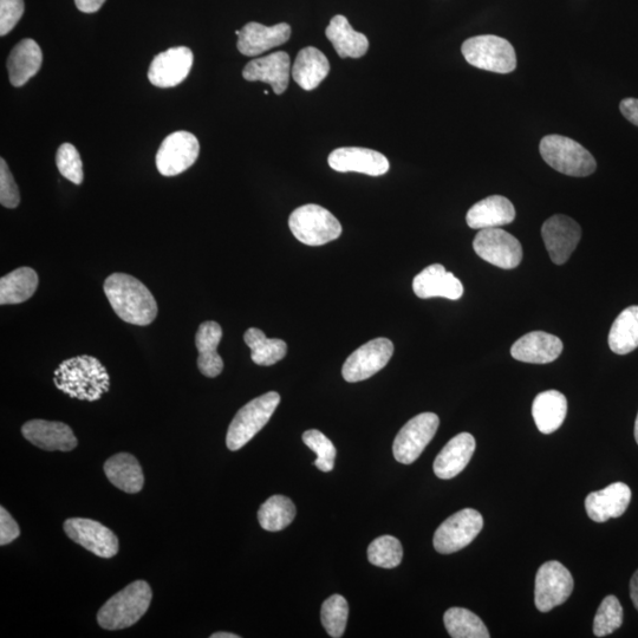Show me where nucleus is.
<instances>
[{
  "label": "nucleus",
  "instance_id": "18",
  "mask_svg": "<svg viewBox=\"0 0 638 638\" xmlns=\"http://www.w3.org/2000/svg\"><path fill=\"white\" fill-rule=\"evenodd\" d=\"M22 434L32 445L49 452H70L78 444L73 429L62 422L31 420L24 423Z\"/></svg>",
  "mask_w": 638,
  "mask_h": 638
},
{
  "label": "nucleus",
  "instance_id": "5",
  "mask_svg": "<svg viewBox=\"0 0 638 638\" xmlns=\"http://www.w3.org/2000/svg\"><path fill=\"white\" fill-rule=\"evenodd\" d=\"M279 403L281 395L270 392L257 397L240 409L227 431V448L236 452L247 445V442L255 438L270 421Z\"/></svg>",
  "mask_w": 638,
  "mask_h": 638
},
{
  "label": "nucleus",
  "instance_id": "7",
  "mask_svg": "<svg viewBox=\"0 0 638 638\" xmlns=\"http://www.w3.org/2000/svg\"><path fill=\"white\" fill-rule=\"evenodd\" d=\"M462 55L475 68L510 74L517 68L516 51L509 41L493 35L477 36L462 44Z\"/></svg>",
  "mask_w": 638,
  "mask_h": 638
},
{
  "label": "nucleus",
  "instance_id": "29",
  "mask_svg": "<svg viewBox=\"0 0 638 638\" xmlns=\"http://www.w3.org/2000/svg\"><path fill=\"white\" fill-rule=\"evenodd\" d=\"M104 473L110 483L129 494L141 492L145 485L140 462L132 454L119 453L108 459L104 464Z\"/></svg>",
  "mask_w": 638,
  "mask_h": 638
},
{
  "label": "nucleus",
  "instance_id": "13",
  "mask_svg": "<svg viewBox=\"0 0 638 638\" xmlns=\"http://www.w3.org/2000/svg\"><path fill=\"white\" fill-rule=\"evenodd\" d=\"M394 354V344L388 338H375L363 344L345 361L342 375L350 383L370 379L387 366Z\"/></svg>",
  "mask_w": 638,
  "mask_h": 638
},
{
  "label": "nucleus",
  "instance_id": "3",
  "mask_svg": "<svg viewBox=\"0 0 638 638\" xmlns=\"http://www.w3.org/2000/svg\"><path fill=\"white\" fill-rule=\"evenodd\" d=\"M152 597V589L147 582L129 584L103 605L97 614V622L106 630L132 627L147 613Z\"/></svg>",
  "mask_w": 638,
  "mask_h": 638
},
{
  "label": "nucleus",
  "instance_id": "24",
  "mask_svg": "<svg viewBox=\"0 0 638 638\" xmlns=\"http://www.w3.org/2000/svg\"><path fill=\"white\" fill-rule=\"evenodd\" d=\"M516 219V208L501 195H491L472 206L466 216L467 225L473 230L498 229Z\"/></svg>",
  "mask_w": 638,
  "mask_h": 638
},
{
  "label": "nucleus",
  "instance_id": "15",
  "mask_svg": "<svg viewBox=\"0 0 638 638\" xmlns=\"http://www.w3.org/2000/svg\"><path fill=\"white\" fill-rule=\"evenodd\" d=\"M542 236L552 262L563 265L576 250L582 238V229L574 219L557 214L545 221Z\"/></svg>",
  "mask_w": 638,
  "mask_h": 638
},
{
  "label": "nucleus",
  "instance_id": "41",
  "mask_svg": "<svg viewBox=\"0 0 638 638\" xmlns=\"http://www.w3.org/2000/svg\"><path fill=\"white\" fill-rule=\"evenodd\" d=\"M56 165L62 177L73 182L75 185L82 184L84 174L81 155L71 143H64V145L58 148Z\"/></svg>",
  "mask_w": 638,
  "mask_h": 638
},
{
  "label": "nucleus",
  "instance_id": "28",
  "mask_svg": "<svg viewBox=\"0 0 638 638\" xmlns=\"http://www.w3.org/2000/svg\"><path fill=\"white\" fill-rule=\"evenodd\" d=\"M568 414V400L557 390H548L537 395L532 405V416L540 433L558 431Z\"/></svg>",
  "mask_w": 638,
  "mask_h": 638
},
{
  "label": "nucleus",
  "instance_id": "49",
  "mask_svg": "<svg viewBox=\"0 0 638 638\" xmlns=\"http://www.w3.org/2000/svg\"><path fill=\"white\" fill-rule=\"evenodd\" d=\"M635 439L638 445V414H637V418H636V422H635Z\"/></svg>",
  "mask_w": 638,
  "mask_h": 638
},
{
  "label": "nucleus",
  "instance_id": "32",
  "mask_svg": "<svg viewBox=\"0 0 638 638\" xmlns=\"http://www.w3.org/2000/svg\"><path fill=\"white\" fill-rule=\"evenodd\" d=\"M38 275L34 269L19 268L0 279V304H21L35 295Z\"/></svg>",
  "mask_w": 638,
  "mask_h": 638
},
{
  "label": "nucleus",
  "instance_id": "23",
  "mask_svg": "<svg viewBox=\"0 0 638 638\" xmlns=\"http://www.w3.org/2000/svg\"><path fill=\"white\" fill-rule=\"evenodd\" d=\"M631 501L630 487L623 483L611 484L604 490L592 492L585 499L588 516L596 523L620 518L626 513Z\"/></svg>",
  "mask_w": 638,
  "mask_h": 638
},
{
  "label": "nucleus",
  "instance_id": "11",
  "mask_svg": "<svg viewBox=\"0 0 638 638\" xmlns=\"http://www.w3.org/2000/svg\"><path fill=\"white\" fill-rule=\"evenodd\" d=\"M574 578L562 563L551 561L540 566L536 576L535 602L540 613H549L574 591Z\"/></svg>",
  "mask_w": 638,
  "mask_h": 638
},
{
  "label": "nucleus",
  "instance_id": "19",
  "mask_svg": "<svg viewBox=\"0 0 638 638\" xmlns=\"http://www.w3.org/2000/svg\"><path fill=\"white\" fill-rule=\"evenodd\" d=\"M237 36L238 50L245 56L256 57L288 42L291 28L286 23L265 26L251 22L247 23Z\"/></svg>",
  "mask_w": 638,
  "mask_h": 638
},
{
  "label": "nucleus",
  "instance_id": "16",
  "mask_svg": "<svg viewBox=\"0 0 638 638\" xmlns=\"http://www.w3.org/2000/svg\"><path fill=\"white\" fill-rule=\"evenodd\" d=\"M193 62V52L187 47H177L161 52L155 56L149 67V82L158 88L177 87L190 74Z\"/></svg>",
  "mask_w": 638,
  "mask_h": 638
},
{
  "label": "nucleus",
  "instance_id": "8",
  "mask_svg": "<svg viewBox=\"0 0 638 638\" xmlns=\"http://www.w3.org/2000/svg\"><path fill=\"white\" fill-rule=\"evenodd\" d=\"M484 527L483 516L473 509L454 513L436 530L433 544L442 555H451L470 545Z\"/></svg>",
  "mask_w": 638,
  "mask_h": 638
},
{
  "label": "nucleus",
  "instance_id": "48",
  "mask_svg": "<svg viewBox=\"0 0 638 638\" xmlns=\"http://www.w3.org/2000/svg\"><path fill=\"white\" fill-rule=\"evenodd\" d=\"M240 636L232 633H216L212 634L211 638H239Z\"/></svg>",
  "mask_w": 638,
  "mask_h": 638
},
{
  "label": "nucleus",
  "instance_id": "26",
  "mask_svg": "<svg viewBox=\"0 0 638 638\" xmlns=\"http://www.w3.org/2000/svg\"><path fill=\"white\" fill-rule=\"evenodd\" d=\"M221 338L223 329L213 321L201 324L195 336V345L199 351L198 368L201 374L210 379L219 376L224 370L223 358L217 351Z\"/></svg>",
  "mask_w": 638,
  "mask_h": 638
},
{
  "label": "nucleus",
  "instance_id": "4",
  "mask_svg": "<svg viewBox=\"0 0 638 638\" xmlns=\"http://www.w3.org/2000/svg\"><path fill=\"white\" fill-rule=\"evenodd\" d=\"M539 151L546 164L569 177H589L597 168L596 160L588 149L566 136H545L540 141Z\"/></svg>",
  "mask_w": 638,
  "mask_h": 638
},
{
  "label": "nucleus",
  "instance_id": "30",
  "mask_svg": "<svg viewBox=\"0 0 638 638\" xmlns=\"http://www.w3.org/2000/svg\"><path fill=\"white\" fill-rule=\"evenodd\" d=\"M325 36L334 45L341 58H360L367 54L369 41L366 35L355 31L347 18L337 15L325 30Z\"/></svg>",
  "mask_w": 638,
  "mask_h": 638
},
{
  "label": "nucleus",
  "instance_id": "37",
  "mask_svg": "<svg viewBox=\"0 0 638 638\" xmlns=\"http://www.w3.org/2000/svg\"><path fill=\"white\" fill-rule=\"evenodd\" d=\"M403 558V548L399 539L393 536L376 538L368 548L369 562L379 568L394 569Z\"/></svg>",
  "mask_w": 638,
  "mask_h": 638
},
{
  "label": "nucleus",
  "instance_id": "43",
  "mask_svg": "<svg viewBox=\"0 0 638 638\" xmlns=\"http://www.w3.org/2000/svg\"><path fill=\"white\" fill-rule=\"evenodd\" d=\"M24 0H0V36H6L21 21Z\"/></svg>",
  "mask_w": 638,
  "mask_h": 638
},
{
  "label": "nucleus",
  "instance_id": "2",
  "mask_svg": "<svg viewBox=\"0 0 638 638\" xmlns=\"http://www.w3.org/2000/svg\"><path fill=\"white\" fill-rule=\"evenodd\" d=\"M54 383L71 399L95 402L109 392L110 377L96 357L82 355L63 361L55 370Z\"/></svg>",
  "mask_w": 638,
  "mask_h": 638
},
{
  "label": "nucleus",
  "instance_id": "34",
  "mask_svg": "<svg viewBox=\"0 0 638 638\" xmlns=\"http://www.w3.org/2000/svg\"><path fill=\"white\" fill-rule=\"evenodd\" d=\"M244 341L251 349L252 361L258 366L270 367L288 353V344L278 338H268L257 328H250L245 332Z\"/></svg>",
  "mask_w": 638,
  "mask_h": 638
},
{
  "label": "nucleus",
  "instance_id": "12",
  "mask_svg": "<svg viewBox=\"0 0 638 638\" xmlns=\"http://www.w3.org/2000/svg\"><path fill=\"white\" fill-rule=\"evenodd\" d=\"M200 145L192 133L180 130L168 135L156 153V167L164 177H175L191 168L198 160Z\"/></svg>",
  "mask_w": 638,
  "mask_h": 638
},
{
  "label": "nucleus",
  "instance_id": "22",
  "mask_svg": "<svg viewBox=\"0 0 638 638\" xmlns=\"http://www.w3.org/2000/svg\"><path fill=\"white\" fill-rule=\"evenodd\" d=\"M563 348V342L557 336L544 331H533L520 337L512 345L511 355L520 362L548 364L561 356Z\"/></svg>",
  "mask_w": 638,
  "mask_h": 638
},
{
  "label": "nucleus",
  "instance_id": "9",
  "mask_svg": "<svg viewBox=\"0 0 638 638\" xmlns=\"http://www.w3.org/2000/svg\"><path fill=\"white\" fill-rule=\"evenodd\" d=\"M439 425V416L434 413H422L409 420L394 440L395 459L403 465L413 464L433 440Z\"/></svg>",
  "mask_w": 638,
  "mask_h": 638
},
{
  "label": "nucleus",
  "instance_id": "6",
  "mask_svg": "<svg viewBox=\"0 0 638 638\" xmlns=\"http://www.w3.org/2000/svg\"><path fill=\"white\" fill-rule=\"evenodd\" d=\"M289 227L302 244L322 246L341 237L342 225L324 207L309 204L291 213Z\"/></svg>",
  "mask_w": 638,
  "mask_h": 638
},
{
  "label": "nucleus",
  "instance_id": "42",
  "mask_svg": "<svg viewBox=\"0 0 638 638\" xmlns=\"http://www.w3.org/2000/svg\"><path fill=\"white\" fill-rule=\"evenodd\" d=\"M19 203H21V193L15 178L6 161L0 159V204L6 208H16Z\"/></svg>",
  "mask_w": 638,
  "mask_h": 638
},
{
  "label": "nucleus",
  "instance_id": "1",
  "mask_svg": "<svg viewBox=\"0 0 638 638\" xmlns=\"http://www.w3.org/2000/svg\"><path fill=\"white\" fill-rule=\"evenodd\" d=\"M106 294L115 314L129 324L147 327L158 316V304L147 286L126 273H113L104 282Z\"/></svg>",
  "mask_w": 638,
  "mask_h": 638
},
{
  "label": "nucleus",
  "instance_id": "35",
  "mask_svg": "<svg viewBox=\"0 0 638 638\" xmlns=\"http://www.w3.org/2000/svg\"><path fill=\"white\" fill-rule=\"evenodd\" d=\"M296 513V506L291 499L273 496L260 506L258 520L265 531L278 532L294 522Z\"/></svg>",
  "mask_w": 638,
  "mask_h": 638
},
{
  "label": "nucleus",
  "instance_id": "31",
  "mask_svg": "<svg viewBox=\"0 0 638 638\" xmlns=\"http://www.w3.org/2000/svg\"><path fill=\"white\" fill-rule=\"evenodd\" d=\"M330 73V63L322 51L316 48H304L299 51L294 67H292V77L295 82L304 90H314L324 81Z\"/></svg>",
  "mask_w": 638,
  "mask_h": 638
},
{
  "label": "nucleus",
  "instance_id": "47",
  "mask_svg": "<svg viewBox=\"0 0 638 638\" xmlns=\"http://www.w3.org/2000/svg\"><path fill=\"white\" fill-rule=\"evenodd\" d=\"M630 597L638 611V570L630 581Z\"/></svg>",
  "mask_w": 638,
  "mask_h": 638
},
{
  "label": "nucleus",
  "instance_id": "20",
  "mask_svg": "<svg viewBox=\"0 0 638 638\" xmlns=\"http://www.w3.org/2000/svg\"><path fill=\"white\" fill-rule=\"evenodd\" d=\"M291 62L285 51L257 58L246 65L243 77L249 82L270 84L276 95H282L290 82Z\"/></svg>",
  "mask_w": 638,
  "mask_h": 638
},
{
  "label": "nucleus",
  "instance_id": "33",
  "mask_svg": "<svg viewBox=\"0 0 638 638\" xmlns=\"http://www.w3.org/2000/svg\"><path fill=\"white\" fill-rule=\"evenodd\" d=\"M608 341L617 355H627L638 348V305L623 310L615 319Z\"/></svg>",
  "mask_w": 638,
  "mask_h": 638
},
{
  "label": "nucleus",
  "instance_id": "39",
  "mask_svg": "<svg viewBox=\"0 0 638 638\" xmlns=\"http://www.w3.org/2000/svg\"><path fill=\"white\" fill-rule=\"evenodd\" d=\"M623 624V608L615 596L605 597L594 621V634L604 637L614 634Z\"/></svg>",
  "mask_w": 638,
  "mask_h": 638
},
{
  "label": "nucleus",
  "instance_id": "46",
  "mask_svg": "<svg viewBox=\"0 0 638 638\" xmlns=\"http://www.w3.org/2000/svg\"><path fill=\"white\" fill-rule=\"evenodd\" d=\"M106 0H75L77 9L84 13H94L102 8Z\"/></svg>",
  "mask_w": 638,
  "mask_h": 638
},
{
  "label": "nucleus",
  "instance_id": "36",
  "mask_svg": "<svg viewBox=\"0 0 638 638\" xmlns=\"http://www.w3.org/2000/svg\"><path fill=\"white\" fill-rule=\"evenodd\" d=\"M445 627L453 638H488L490 631L483 621L465 608H451L444 616Z\"/></svg>",
  "mask_w": 638,
  "mask_h": 638
},
{
  "label": "nucleus",
  "instance_id": "44",
  "mask_svg": "<svg viewBox=\"0 0 638 638\" xmlns=\"http://www.w3.org/2000/svg\"><path fill=\"white\" fill-rule=\"evenodd\" d=\"M19 535H21V529L16 520L3 506L0 507V545L5 546L15 542Z\"/></svg>",
  "mask_w": 638,
  "mask_h": 638
},
{
  "label": "nucleus",
  "instance_id": "40",
  "mask_svg": "<svg viewBox=\"0 0 638 638\" xmlns=\"http://www.w3.org/2000/svg\"><path fill=\"white\" fill-rule=\"evenodd\" d=\"M303 442L316 453L315 466L319 471L328 473L334 470L337 451L327 436L317 429H310L303 434Z\"/></svg>",
  "mask_w": 638,
  "mask_h": 638
},
{
  "label": "nucleus",
  "instance_id": "27",
  "mask_svg": "<svg viewBox=\"0 0 638 638\" xmlns=\"http://www.w3.org/2000/svg\"><path fill=\"white\" fill-rule=\"evenodd\" d=\"M43 63V52L34 39H23L12 49L8 60L10 82L23 87L36 76Z\"/></svg>",
  "mask_w": 638,
  "mask_h": 638
},
{
  "label": "nucleus",
  "instance_id": "25",
  "mask_svg": "<svg viewBox=\"0 0 638 638\" xmlns=\"http://www.w3.org/2000/svg\"><path fill=\"white\" fill-rule=\"evenodd\" d=\"M475 451V439L470 433H460L448 442L433 465L436 477L449 480L457 477L470 464Z\"/></svg>",
  "mask_w": 638,
  "mask_h": 638
},
{
  "label": "nucleus",
  "instance_id": "17",
  "mask_svg": "<svg viewBox=\"0 0 638 638\" xmlns=\"http://www.w3.org/2000/svg\"><path fill=\"white\" fill-rule=\"evenodd\" d=\"M328 162L334 171L341 173L356 172L380 177L389 171L386 156L368 148H338L329 155Z\"/></svg>",
  "mask_w": 638,
  "mask_h": 638
},
{
  "label": "nucleus",
  "instance_id": "14",
  "mask_svg": "<svg viewBox=\"0 0 638 638\" xmlns=\"http://www.w3.org/2000/svg\"><path fill=\"white\" fill-rule=\"evenodd\" d=\"M64 531L73 542L100 558H113L120 543L112 530L95 520L71 518L64 523Z\"/></svg>",
  "mask_w": 638,
  "mask_h": 638
},
{
  "label": "nucleus",
  "instance_id": "21",
  "mask_svg": "<svg viewBox=\"0 0 638 638\" xmlns=\"http://www.w3.org/2000/svg\"><path fill=\"white\" fill-rule=\"evenodd\" d=\"M413 290L422 299L442 297L458 301L464 295V285L444 265L434 264L414 278Z\"/></svg>",
  "mask_w": 638,
  "mask_h": 638
},
{
  "label": "nucleus",
  "instance_id": "45",
  "mask_svg": "<svg viewBox=\"0 0 638 638\" xmlns=\"http://www.w3.org/2000/svg\"><path fill=\"white\" fill-rule=\"evenodd\" d=\"M621 113L626 119L638 127V100L626 99L620 104Z\"/></svg>",
  "mask_w": 638,
  "mask_h": 638
},
{
  "label": "nucleus",
  "instance_id": "10",
  "mask_svg": "<svg viewBox=\"0 0 638 638\" xmlns=\"http://www.w3.org/2000/svg\"><path fill=\"white\" fill-rule=\"evenodd\" d=\"M473 249L485 262L504 270L516 269L523 259L522 244L500 227L480 230L474 238Z\"/></svg>",
  "mask_w": 638,
  "mask_h": 638
},
{
  "label": "nucleus",
  "instance_id": "38",
  "mask_svg": "<svg viewBox=\"0 0 638 638\" xmlns=\"http://www.w3.org/2000/svg\"><path fill=\"white\" fill-rule=\"evenodd\" d=\"M348 615L349 605L343 596L334 595L328 598L321 610V621L325 631L331 637H342L347 628Z\"/></svg>",
  "mask_w": 638,
  "mask_h": 638
}]
</instances>
